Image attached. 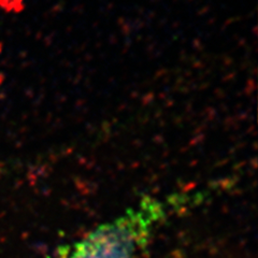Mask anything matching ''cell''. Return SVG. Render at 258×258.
<instances>
[{"instance_id":"1","label":"cell","mask_w":258,"mask_h":258,"mask_svg":"<svg viewBox=\"0 0 258 258\" xmlns=\"http://www.w3.org/2000/svg\"><path fill=\"white\" fill-rule=\"evenodd\" d=\"M168 216V205L145 197L114 219L64 246L53 258H139Z\"/></svg>"}]
</instances>
